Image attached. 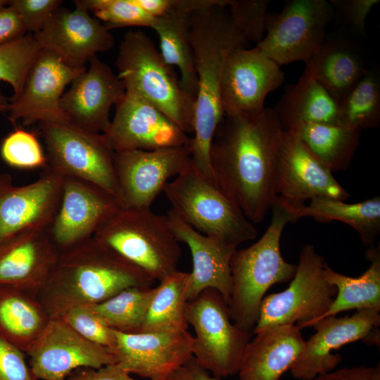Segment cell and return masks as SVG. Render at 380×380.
Wrapping results in <instances>:
<instances>
[{"instance_id": "13", "label": "cell", "mask_w": 380, "mask_h": 380, "mask_svg": "<svg viewBox=\"0 0 380 380\" xmlns=\"http://www.w3.org/2000/svg\"><path fill=\"white\" fill-rule=\"evenodd\" d=\"M26 353L37 380H66L73 370L117 363L108 348L91 342L58 318H51Z\"/></svg>"}, {"instance_id": "43", "label": "cell", "mask_w": 380, "mask_h": 380, "mask_svg": "<svg viewBox=\"0 0 380 380\" xmlns=\"http://www.w3.org/2000/svg\"><path fill=\"white\" fill-rule=\"evenodd\" d=\"M334 14L356 34L366 32V18L379 0H331Z\"/></svg>"}, {"instance_id": "37", "label": "cell", "mask_w": 380, "mask_h": 380, "mask_svg": "<svg viewBox=\"0 0 380 380\" xmlns=\"http://www.w3.org/2000/svg\"><path fill=\"white\" fill-rule=\"evenodd\" d=\"M42 49L33 34L0 45V80L13 88L10 101L20 95L27 72Z\"/></svg>"}, {"instance_id": "50", "label": "cell", "mask_w": 380, "mask_h": 380, "mask_svg": "<svg viewBox=\"0 0 380 380\" xmlns=\"http://www.w3.org/2000/svg\"><path fill=\"white\" fill-rule=\"evenodd\" d=\"M8 4H9V1L0 0V8L4 7V6H6L8 5Z\"/></svg>"}, {"instance_id": "27", "label": "cell", "mask_w": 380, "mask_h": 380, "mask_svg": "<svg viewBox=\"0 0 380 380\" xmlns=\"http://www.w3.org/2000/svg\"><path fill=\"white\" fill-rule=\"evenodd\" d=\"M305 64L338 106L368 71L357 47L349 40L338 37L325 39Z\"/></svg>"}, {"instance_id": "18", "label": "cell", "mask_w": 380, "mask_h": 380, "mask_svg": "<svg viewBox=\"0 0 380 380\" xmlns=\"http://www.w3.org/2000/svg\"><path fill=\"white\" fill-rule=\"evenodd\" d=\"M64 179L48 165L37 180L24 186L0 174V241L26 230H48L59 208Z\"/></svg>"}, {"instance_id": "40", "label": "cell", "mask_w": 380, "mask_h": 380, "mask_svg": "<svg viewBox=\"0 0 380 380\" xmlns=\"http://www.w3.org/2000/svg\"><path fill=\"white\" fill-rule=\"evenodd\" d=\"M53 318L61 319L86 339L108 348L113 353L115 331L89 305L70 307Z\"/></svg>"}, {"instance_id": "34", "label": "cell", "mask_w": 380, "mask_h": 380, "mask_svg": "<svg viewBox=\"0 0 380 380\" xmlns=\"http://www.w3.org/2000/svg\"><path fill=\"white\" fill-rule=\"evenodd\" d=\"M189 277L190 273L177 270L160 281L139 332L187 330L186 305Z\"/></svg>"}, {"instance_id": "46", "label": "cell", "mask_w": 380, "mask_h": 380, "mask_svg": "<svg viewBox=\"0 0 380 380\" xmlns=\"http://www.w3.org/2000/svg\"><path fill=\"white\" fill-rule=\"evenodd\" d=\"M66 380H137L122 369L117 363L99 369L84 368L71 373Z\"/></svg>"}, {"instance_id": "45", "label": "cell", "mask_w": 380, "mask_h": 380, "mask_svg": "<svg viewBox=\"0 0 380 380\" xmlns=\"http://www.w3.org/2000/svg\"><path fill=\"white\" fill-rule=\"evenodd\" d=\"M23 23L16 11L9 5L0 8V45L26 34Z\"/></svg>"}, {"instance_id": "26", "label": "cell", "mask_w": 380, "mask_h": 380, "mask_svg": "<svg viewBox=\"0 0 380 380\" xmlns=\"http://www.w3.org/2000/svg\"><path fill=\"white\" fill-rule=\"evenodd\" d=\"M295 324L265 329L248 342L238 372L239 380H279L290 370L305 341Z\"/></svg>"}, {"instance_id": "5", "label": "cell", "mask_w": 380, "mask_h": 380, "mask_svg": "<svg viewBox=\"0 0 380 380\" xmlns=\"http://www.w3.org/2000/svg\"><path fill=\"white\" fill-rule=\"evenodd\" d=\"M116 66L126 94L147 101L186 134H193L195 99L183 90L174 67L165 61L146 34L129 31L124 35Z\"/></svg>"}, {"instance_id": "38", "label": "cell", "mask_w": 380, "mask_h": 380, "mask_svg": "<svg viewBox=\"0 0 380 380\" xmlns=\"http://www.w3.org/2000/svg\"><path fill=\"white\" fill-rule=\"evenodd\" d=\"M74 3L75 6L94 13L109 30L129 26L152 28L156 20L132 0H77Z\"/></svg>"}, {"instance_id": "41", "label": "cell", "mask_w": 380, "mask_h": 380, "mask_svg": "<svg viewBox=\"0 0 380 380\" xmlns=\"http://www.w3.org/2000/svg\"><path fill=\"white\" fill-rule=\"evenodd\" d=\"M269 0H230L229 17L248 42L258 44L264 37Z\"/></svg>"}, {"instance_id": "25", "label": "cell", "mask_w": 380, "mask_h": 380, "mask_svg": "<svg viewBox=\"0 0 380 380\" xmlns=\"http://www.w3.org/2000/svg\"><path fill=\"white\" fill-rule=\"evenodd\" d=\"M58 255L47 229L26 230L0 241V286L40 291Z\"/></svg>"}, {"instance_id": "42", "label": "cell", "mask_w": 380, "mask_h": 380, "mask_svg": "<svg viewBox=\"0 0 380 380\" xmlns=\"http://www.w3.org/2000/svg\"><path fill=\"white\" fill-rule=\"evenodd\" d=\"M62 2L60 0H12L8 5L20 16L26 32L34 34L42 29Z\"/></svg>"}, {"instance_id": "31", "label": "cell", "mask_w": 380, "mask_h": 380, "mask_svg": "<svg viewBox=\"0 0 380 380\" xmlns=\"http://www.w3.org/2000/svg\"><path fill=\"white\" fill-rule=\"evenodd\" d=\"M365 258L370 262V265L357 277H350L335 272L325 262V278L336 288L337 293L326 312L314 323L327 317L336 316L338 313L353 309L372 308L380 311L379 246L369 247L365 252Z\"/></svg>"}, {"instance_id": "51", "label": "cell", "mask_w": 380, "mask_h": 380, "mask_svg": "<svg viewBox=\"0 0 380 380\" xmlns=\"http://www.w3.org/2000/svg\"></svg>"}, {"instance_id": "10", "label": "cell", "mask_w": 380, "mask_h": 380, "mask_svg": "<svg viewBox=\"0 0 380 380\" xmlns=\"http://www.w3.org/2000/svg\"><path fill=\"white\" fill-rule=\"evenodd\" d=\"M39 126L48 166L64 177L92 183L118 197L115 152L102 134L69 122H44Z\"/></svg>"}, {"instance_id": "7", "label": "cell", "mask_w": 380, "mask_h": 380, "mask_svg": "<svg viewBox=\"0 0 380 380\" xmlns=\"http://www.w3.org/2000/svg\"><path fill=\"white\" fill-rule=\"evenodd\" d=\"M163 191L172 205L171 210L201 234L236 247L258 235L253 223L192 161Z\"/></svg>"}, {"instance_id": "6", "label": "cell", "mask_w": 380, "mask_h": 380, "mask_svg": "<svg viewBox=\"0 0 380 380\" xmlns=\"http://www.w3.org/2000/svg\"><path fill=\"white\" fill-rule=\"evenodd\" d=\"M93 237L153 281L177 270L179 242L167 215L157 214L151 208L121 205Z\"/></svg>"}, {"instance_id": "47", "label": "cell", "mask_w": 380, "mask_h": 380, "mask_svg": "<svg viewBox=\"0 0 380 380\" xmlns=\"http://www.w3.org/2000/svg\"><path fill=\"white\" fill-rule=\"evenodd\" d=\"M313 380H380L379 363L375 367H344L317 376Z\"/></svg>"}, {"instance_id": "24", "label": "cell", "mask_w": 380, "mask_h": 380, "mask_svg": "<svg viewBox=\"0 0 380 380\" xmlns=\"http://www.w3.org/2000/svg\"><path fill=\"white\" fill-rule=\"evenodd\" d=\"M166 215L177 240L186 243L191 253L193 270L186 291L188 301L211 288L217 290L229 305L232 291L230 263L237 247L200 233L171 210Z\"/></svg>"}, {"instance_id": "33", "label": "cell", "mask_w": 380, "mask_h": 380, "mask_svg": "<svg viewBox=\"0 0 380 380\" xmlns=\"http://www.w3.org/2000/svg\"><path fill=\"white\" fill-rule=\"evenodd\" d=\"M183 12H173L156 18L152 29L160 40V54L165 61L180 72L181 87L196 99L198 79L190 39V17Z\"/></svg>"}, {"instance_id": "15", "label": "cell", "mask_w": 380, "mask_h": 380, "mask_svg": "<svg viewBox=\"0 0 380 380\" xmlns=\"http://www.w3.org/2000/svg\"><path fill=\"white\" fill-rule=\"evenodd\" d=\"M102 133L114 152L191 146V137L170 118L144 99L125 93Z\"/></svg>"}, {"instance_id": "20", "label": "cell", "mask_w": 380, "mask_h": 380, "mask_svg": "<svg viewBox=\"0 0 380 380\" xmlns=\"http://www.w3.org/2000/svg\"><path fill=\"white\" fill-rule=\"evenodd\" d=\"M380 325L379 311L372 308L357 310L352 316H329L312 324L316 332L305 341L299 357L290 369L293 378L313 380L334 370L342 357L332 351L362 340L364 342Z\"/></svg>"}, {"instance_id": "4", "label": "cell", "mask_w": 380, "mask_h": 380, "mask_svg": "<svg viewBox=\"0 0 380 380\" xmlns=\"http://www.w3.org/2000/svg\"><path fill=\"white\" fill-rule=\"evenodd\" d=\"M271 209V223L264 234L249 247L236 250L230 263V317L236 325L249 333L256 324L267 291L275 284L291 280L297 269V265L283 258L280 250L282 232L288 222H292L291 218L275 201Z\"/></svg>"}, {"instance_id": "36", "label": "cell", "mask_w": 380, "mask_h": 380, "mask_svg": "<svg viewBox=\"0 0 380 380\" xmlns=\"http://www.w3.org/2000/svg\"><path fill=\"white\" fill-rule=\"evenodd\" d=\"M339 124L360 130L380 122V78L368 70L338 106Z\"/></svg>"}, {"instance_id": "39", "label": "cell", "mask_w": 380, "mask_h": 380, "mask_svg": "<svg viewBox=\"0 0 380 380\" xmlns=\"http://www.w3.org/2000/svg\"><path fill=\"white\" fill-rule=\"evenodd\" d=\"M1 156L10 166L19 169L46 167V156L36 135L17 128L2 141Z\"/></svg>"}, {"instance_id": "16", "label": "cell", "mask_w": 380, "mask_h": 380, "mask_svg": "<svg viewBox=\"0 0 380 380\" xmlns=\"http://www.w3.org/2000/svg\"><path fill=\"white\" fill-rule=\"evenodd\" d=\"M121 205L100 186L65 177L59 208L47 230L54 247L61 253L92 238Z\"/></svg>"}, {"instance_id": "8", "label": "cell", "mask_w": 380, "mask_h": 380, "mask_svg": "<svg viewBox=\"0 0 380 380\" xmlns=\"http://www.w3.org/2000/svg\"><path fill=\"white\" fill-rule=\"evenodd\" d=\"M324 258L312 244L305 245L296 272L287 289L265 296L252 335L270 327L295 324L311 327L323 315L337 290L324 276Z\"/></svg>"}, {"instance_id": "9", "label": "cell", "mask_w": 380, "mask_h": 380, "mask_svg": "<svg viewBox=\"0 0 380 380\" xmlns=\"http://www.w3.org/2000/svg\"><path fill=\"white\" fill-rule=\"evenodd\" d=\"M186 319L194 329L193 356L217 378L238 373L251 340L247 332L231 319L222 295L208 288L186 305Z\"/></svg>"}, {"instance_id": "3", "label": "cell", "mask_w": 380, "mask_h": 380, "mask_svg": "<svg viewBox=\"0 0 380 380\" xmlns=\"http://www.w3.org/2000/svg\"><path fill=\"white\" fill-rule=\"evenodd\" d=\"M144 271L94 237L59 253L43 292L49 318L75 305H94L121 291L153 283Z\"/></svg>"}, {"instance_id": "28", "label": "cell", "mask_w": 380, "mask_h": 380, "mask_svg": "<svg viewBox=\"0 0 380 380\" xmlns=\"http://www.w3.org/2000/svg\"><path fill=\"white\" fill-rule=\"evenodd\" d=\"M284 130L305 122L339 124L338 105L305 66L273 108Z\"/></svg>"}, {"instance_id": "21", "label": "cell", "mask_w": 380, "mask_h": 380, "mask_svg": "<svg viewBox=\"0 0 380 380\" xmlns=\"http://www.w3.org/2000/svg\"><path fill=\"white\" fill-rule=\"evenodd\" d=\"M117 364L130 374L166 380L193 357L194 337L187 331L122 333L115 331Z\"/></svg>"}, {"instance_id": "22", "label": "cell", "mask_w": 380, "mask_h": 380, "mask_svg": "<svg viewBox=\"0 0 380 380\" xmlns=\"http://www.w3.org/2000/svg\"><path fill=\"white\" fill-rule=\"evenodd\" d=\"M89 62L88 70L73 79L59 105L69 122L84 130L102 134L110 123L111 107L124 96L125 89L118 76L97 56Z\"/></svg>"}, {"instance_id": "35", "label": "cell", "mask_w": 380, "mask_h": 380, "mask_svg": "<svg viewBox=\"0 0 380 380\" xmlns=\"http://www.w3.org/2000/svg\"><path fill=\"white\" fill-rule=\"evenodd\" d=\"M154 291L155 288L151 286L131 287L89 305L110 329L122 333H137Z\"/></svg>"}, {"instance_id": "48", "label": "cell", "mask_w": 380, "mask_h": 380, "mask_svg": "<svg viewBox=\"0 0 380 380\" xmlns=\"http://www.w3.org/2000/svg\"><path fill=\"white\" fill-rule=\"evenodd\" d=\"M166 380H220V379L211 376L209 371L193 356L173 371Z\"/></svg>"}, {"instance_id": "12", "label": "cell", "mask_w": 380, "mask_h": 380, "mask_svg": "<svg viewBox=\"0 0 380 380\" xmlns=\"http://www.w3.org/2000/svg\"><path fill=\"white\" fill-rule=\"evenodd\" d=\"M274 201L287 211L315 197L345 201L348 191L293 132L284 130L274 175Z\"/></svg>"}, {"instance_id": "29", "label": "cell", "mask_w": 380, "mask_h": 380, "mask_svg": "<svg viewBox=\"0 0 380 380\" xmlns=\"http://www.w3.org/2000/svg\"><path fill=\"white\" fill-rule=\"evenodd\" d=\"M287 212L292 222L310 217L322 222L336 220L346 223L358 232L363 245L367 247L374 246L380 233L379 196L355 203L329 197H315Z\"/></svg>"}, {"instance_id": "32", "label": "cell", "mask_w": 380, "mask_h": 380, "mask_svg": "<svg viewBox=\"0 0 380 380\" xmlns=\"http://www.w3.org/2000/svg\"><path fill=\"white\" fill-rule=\"evenodd\" d=\"M293 132L332 172L346 170L360 144L361 130L341 124H298Z\"/></svg>"}, {"instance_id": "30", "label": "cell", "mask_w": 380, "mask_h": 380, "mask_svg": "<svg viewBox=\"0 0 380 380\" xmlns=\"http://www.w3.org/2000/svg\"><path fill=\"white\" fill-rule=\"evenodd\" d=\"M50 318L27 291L0 286V336L23 352L42 332Z\"/></svg>"}, {"instance_id": "19", "label": "cell", "mask_w": 380, "mask_h": 380, "mask_svg": "<svg viewBox=\"0 0 380 380\" xmlns=\"http://www.w3.org/2000/svg\"><path fill=\"white\" fill-rule=\"evenodd\" d=\"M86 68H75L42 49L26 76L20 95L11 100L9 120L27 126L36 122H68L60 108L65 87Z\"/></svg>"}, {"instance_id": "23", "label": "cell", "mask_w": 380, "mask_h": 380, "mask_svg": "<svg viewBox=\"0 0 380 380\" xmlns=\"http://www.w3.org/2000/svg\"><path fill=\"white\" fill-rule=\"evenodd\" d=\"M33 35L42 49L75 68H85L93 56L112 49L115 43L110 30L78 6L72 11L59 7Z\"/></svg>"}, {"instance_id": "11", "label": "cell", "mask_w": 380, "mask_h": 380, "mask_svg": "<svg viewBox=\"0 0 380 380\" xmlns=\"http://www.w3.org/2000/svg\"><path fill=\"white\" fill-rule=\"evenodd\" d=\"M333 15L327 0L288 1L279 13L268 14L265 34L256 46L280 66L306 63L324 43Z\"/></svg>"}, {"instance_id": "2", "label": "cell", "mask_w": 380, "mask_h": 380, "mask_svg": "<svg viewBox=\"0 0 380 380\" xmlns=\"http://www.w3.org/2000/svg\"><path fill=\"white\" fill-rule=\"evenodd\" d=\"M190 39L198 79L191 156L193 165L214 179L210 150L224 119L220 96L223 68L229 55L248 42L232 23L224 6H215L190 17Z\"/></svg>"}, {"instance_id": "1", "label": "cell", "mask_w": 380, "mask_h": 380, "mask_svg": "<svg viewBox=\"0 0 380 380\" xmlns=\"http://www.w3.org/2000/svg\"><path fill=\"white\" fill-rule=\"evenodd\" d=\"M284 129L273 110L225 115L210 150L215 183L252 223L274 203V175Z\"/></svg>"}, {"instance_id": "44", "label": "cell", "mask_w": 380, "mask_h": 380, "mask_svg": "<svg viewBox=\"0 0 380 380\" xmlns=\"http://www.w3.org/2000/svg\"><path fill=\"white\" fill-rule=\"evenodd\" d=\"M0 380H37L24 352L0 336Z\"/></svg>"}, {"instance_id": "49", "label": "cell", "mask_w": 380, "mask_h": 380, "mask_svg": "<svg viewBox=\"0 0 380 380\" xmlns=\"http://www.w3.org/2000/svg\"><path fill=\"white\" fill-rule=\"evenodd\" d=\"M9 106L8 100L0 92V112H8Z\"/></svg>"}, {"instance_id": "14", "label": "cell", "mask_w": 380, "mask_h": 380, "mask_svg": "<svg viewBox=\"0 0 380 380\" xmlns=\"http://www.w3.org/2000/svg\"><path fill=\"white\" fill-rule=\"evenodd\" d=\"M191 148L115 152L118 197L121 205L151 208L169 180L191 165Z\"/></svg>"}, {"instance_id": "17", "label": "cell", "mask_w": 380, "mask_h": 380, "mask_svg": "<svg viewBox=\"0 0 380 380\" xmlns=\"http://www.w3.org/2000/svg\"><path fill=\"white\" fill-rule=\"evenodd\" d=\"M284 81L280 65L256 46L235 49L226 60L221 80L224 116L261 112L265 108L267 96Z\"/></svg>"}]
</instances>
